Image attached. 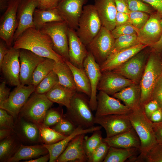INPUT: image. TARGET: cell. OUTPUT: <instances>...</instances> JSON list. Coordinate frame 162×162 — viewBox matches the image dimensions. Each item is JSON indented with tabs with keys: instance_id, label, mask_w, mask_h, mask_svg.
<instances>
[{
	"instance_id": "cell-36",
	"label": "cell",
	"mask_w": 162,
	"mask_h": 162,
	"mask_svg": "<svg viewBox=\"0 0 162 162\" xmlns=\"http://www.w3.org/2000/svg\"><path fill=\"white\" fill-rule=\"evenodd\" d=\"M56 62L52 59L46 58L40 62L33 73L32 85L36 87L43 79L53 70Z\"/></svg>"
},
{
	"instance_id": "cell-2",
	"label": "cell",
	"mask_w": 162,
	"mask_h": 162,
	"mask_svg": "<svg viewBox=\"0 0 162 162\" xmlns=\"http://www.w3.org/2000/svg\"><path fill=\"white\" fill-rule=\"evenodd\" d=\"M127 116L141 142L140 153L136 157L135 161H142L147 152L157 142L153 130V122L147 117L144 108L141 106L132 110Z\"/></svg>"
},
{
	"instance_id": "cell-40",
	"label": "cell",
	"mask_w": 162,
	"mask_h": 162,
	"mask_svg": "<svg viewBox=\"0 0 162 162\" xmlns=\"http://www.w3.org/2000/svg\"><path fill=\"white\" fill-rule=\"evenodd\" d=\"M140 44L136 34L122 35L115 39L112 52L125 49Z\"/></svg>"
},
{
	"instance_id": "cell-19",
	"label": "cell",
	"mask_w": 162,
	"mask_h": 162,
	"mask_svg": "<svg viewBox=\"0 0 162 162\" xmlns=\"http://www.w3.org/2000/svg\"><path fill=\"white\" fill-rule=\"evenodd\" d=\"M135 83L112 71H106L102 73L97 89L112 95Z\"/></svg>"
},
{
	"instance_id": "cell-60",
	"label": "cell",
	"mask_w": 162,
	"mask_h": 162,
	"mask_svg": "<svg viewBox=\"0 0 162 162\" xmlns=\"http://www.w3.org/2000/svg\"><path fill=\"white\" fill-rule=\"evenodd\" d=\"M14 133V130L11 129L0 128V140L1 141L7 138Z\"/></svg>"
},
{
	"instance_id": "cell-53",
	"label": "cell",
	"mask_w": 162,
	"mask_h": 162,
	"mask_svg": "<svg viewBox=\"0 0 162 162\" xmlns=\"http://www.w3.org/2000/svg\"><path fill=\"white\" fill-rule=\"evenodd\" d=\"M116 27L130 24L128 14L117 12L116 19Z\"/></svg>"
},
{
	"instance_id": "cell-11",
	"label": "cell",
	"mask_w": 162,
	"mask_h": 162,
	"mask_svg": "<svg viewBox=\"0 0 162 162\" xmlns=\"http://www.w3.org/2000/svg\"><path fill=\"white\" fill-rule=\"evenodd\" d=\"M35 88L33 85L21 84L16 86L8 99L0 105V108L6 110L15 119L16 118L28 98L34 92Z\"/></svg>"
},
{
	"instance_id": "cell-35",
	"label": "cell",
	"mask_w": 162,
	"mask_h": 162,
	"mask_svg": "<svg viewBox=\"0 0 162 162\" xmlns=\"http://www.w3.org/2000/svg\"><path fill=\"white\" fill-rule=\"evenodd\" d=\"M139 149L135 148H122L110 147L103 162H123L135 156Z\"/></svg>"
},
{
	"instance_id": "cell-8",
	"label": "cell",
	"mask_w": 162,
	"mask_h": 162,
	"mask_svg": "<svg viewBox=\"0 0 162 162\" xmlns=\"http://www.w3.org/2000/svg\"><path fill=\"white\" fill-rule=\"evenodd\" d=\"M69 27L64 21L48 23L40 30L50 38L54 50L69 61L68 32Z\"/></svg>"
},
{
	"instance_id": "cell-37",
	"label": "cell",
	"mask_w": 162,
	"mask_h": 162,
	"mask_svg": "<svg viewBox=\"0 0 162 162\" xmlns=\"http://www.w3.org/2000/svg\"><path fill=\"white\" fill-rule=\"evenodd\" d=\"M40 136L42 144H52L64 139L63 135L50 127L42 124L40 127Z\"/></svg>"
},
{
	"instance_id": "cell-54",
	"label": "cell",
	"mask_w": 162,
	"mask_h": 162,
	"mask_svg": "<svg viewBox=\"0 0 162 162\" xmlns=\"http://www.w3.org/2000/svg\"><path fill=\"white\" fill-rule=\"evenodd\" d=\"M117 12L128 14L130 11L128 7L127 0H113Z\"/></svg>"
},
{
	"instance_id": "cell-39",
	"label": "cell",
	"mask_w": 162,
	"mask_h": 162,
	"mask_svg": "<svg viewBox=\"0 0 162 162\" xmlns=\"http://www.w3.org/2000/svg\"><path fill=\"white\" fill-rule=\"evenodd\" d=\"M58 76L53 70L36 87L34 93L46 94L58 83Z\"/></svg>"
},
{
	"instance_id": "cell-4",
	"label": "cell",
	"mask_w": 162,
	"mask_h": 162,
	"mask_svg": "<svg viewBox=\"0 0 162 162\" xmlns=\"http://www.w3.org/2000/svg\"><path fill=\"white\" fill-rule=\"evenodd\" d=\"M85 95L77 92L65 115L76 127L87 129L94 126L95 117L92 113L89 100Z\"/></svg>"
},
{
	"instance_id": "cell-18",
	"label": "cell",
	"mask_w": 162,
	"mask_h": 162,
	"mask_svg": "<svg viewBox=\"0 0 162 162\" xmlns=\"http://www.w3.org/2000/svg\"><path fill=\"white\" fill-rule=\"evenodd\" d=\"M161 18L157 12L151 14L144 26L138 29L137 35L140 44L150 47L158 40L162 35Z\"/></svg>"
},
{
	"instance_id": "cell-15",
	"label": "cell",
	"mask_w": 162,
	"mask_h": 162,
	"mask_svg": "<svg viewBox=\"0 0 162 162\" xmlns=\"http://www.w3.org/2000/svg\"><path fill=\"white\" fill-rule=\"evenodd\" d=\"M97 105L96 117L111 115L129 113L132 109L121 104L118 100L102 91H99L97 97Z\"/></svg>"
},
{
	"instance_id": "cell-16",
	"label": "cell",
	"mask_w": 162,
	"mask_h": 162,
	"mask_svg": "<svg viewBox=\"0 0 162 162\" xmlns=\"http://www.w3.org/2000/svg\"><path fill=\"white\" fill-rule=\"evenodd\" d=\"M38 6V0H20L17 13L18 26L14 37V42L26 29L35 28L33 15Z\"/></svg>"
},
{
	"instance_id": "cell-9",
	"label": "cell",
	"mask_w": 162,
	"mask_h": 162,
	"mask_svg": "<svg viewBox=\"0 0 162 162\" xmlns=\"http://www.w3.org/2000/svg\"><path fill=\"white\" fill-rule=\"evenodd\" d=\"M146 48L112 71L139 84L149 54Z\"/></svg>"
},
{
	"instance_id": "cell-59",
	"label": "cell",
	"mask_w": 162,
	"mask_h": 162,
	"mask_svg": "<svg viewBox=\"0 0 162 162\" xmlns=\"http://www.w3.org/2000/svg\"><path fill=\"white\" fill-rule=\"evenodd\" d=\"M152 51L159 53L162 51V35L155 43L150 47Z\"/></svg>"
},
{
	"instance_id": "cell-7",
	"label": "cell",
	"mask_w": 162,
	"mask_h": 162,
	"mask_svg": "<svg viewBox=\"0 0 162 162\" xmlns=\"http://www.w3.org/2000/svg\"><path fill=\"white\" fill-rule=\"evenodd\" d=\"M115 39L111 32L102 26L98 34L86 46L88 51L92 54L100 65L112 53Z\"/></svg>"
},
{
	"instance_id": "cell-3",
	"label": "cell",
	"mask_w": 162,
	"mask_h": 162,
	"mask_svg": "<svg viewBox=\"0 0 162 162\" xmlns=\"http://www.w3.org/2000/svg\"><path fill=\"white\" fill-rule=\"evenodd\" d=\"M158 53H149L140 85L141 90L140 106L151 100L152 92L157 82L162 76V58Z\"/></svg>"
},
{
	"instance_id": "cell-55",
	"label": "cell",
	"mask_w": 162,
	"mask_h": 162,
	"mask_svg": "<svg viewBox=\"0 0 162 162\" xmlns=\"http://www.w3.org/2000/svg\"><path fill=\"white\" fill-rule=\"evenodd\" d=\"M153 124V130L157 142L162 144V121Z\"/></svg>"
},
{
	"instance_id": "cell-26",
	"label": "cell",
	"mask_w": 162,
	"mask_h": 162,
	"mask_svg": "<svg viewBox=\"0 0 162 162\" xmlns=\"http://www.w3.org/2000/svg\"><path fill=\"white\" fill-rule=\"evenodd\" d=\"M102 127L93 126L91 128L84 129L77 127L73 132L64 139L52 144H43L48 151L50 156V162H56L57 159L64 150L70 141L76 136L80 134L93 133L98 130H100Z\"/></svg>"
},
{
	"instance_id": "cell-21",
	"label": "cell",
	"mask_w": 162,
	"mask_h": 162,
	"mask_svg": "<svg viewBox=\"0 0 162 162\" xmlns=\"http://www.w3.org/2000/svg\"><path fill=\"white\" fill-rule=\"evenodd\" d=\"M84 69L88 76L91 88L89 103L93 111L96 110L97 105V92L102 72L100 65L96 62L92 54L88 52L83 63Z\"/></svg>"
},
{
	"instance_id": "cell-58",
	"label": "cell",
	"mask_w": 162,
	"mask_h": 162,
	"mask_svg": "<svg viewBox=\"0 0 162 162\" xmlns=\"http://www.w3.org/2000/svg\"><path fill=\"white\" fill-rule=\"evenodd\" d=\"M150 120L153 122L157 123L162 121V110L160 108L155 111L151 115Z\"/></svg>"
},
{
	"instance_id": "cell-31",
	"label": "cell",
	"mask_w": 162,
	"mask_h": 162,
	"mask_svg": "<svg viewBox=\"0 0 162 162\" xmlns=\"http://www.w3.org/2000/svg\"><path fill=\"white\" fill-rule=\"evenodd\" d=\"M57 8L41 9L37 8L33 15L34 27L40 29L46 24L53 22L64 21Z\"/></svg>"
},
{
	"instance_id": "cell-20",
	"label": "cell",
	"mask_w": 162,
	"mask_h": 162,
	"mask_svg": "<svg viewBox=\"0 0 162 162\" xmlns=\"http://www.w3.org/2000/svg\"><path fill=\"white\" fill-rule=\"evenodd\" d=\"M14 131L21 142L29 144L42 143L40 127L19 116L15 119Z\"/></svg>"
},
{
	"instance_id": "cell-27",
	"label": "cell",
	"mask_w": 162,
	"mask_h": 162,
	"mask_svg": "<svg viewBox=\"0 0 162 162\" xmlns=\"http://www.w3.org/2000/svg\"><path fill=\"white\" fill-rule=\"evenodd\" d=\"M103 141L110 147H114L135 148L140 150L141 147L140 140L133 127L127 131L112 136L103 138Z\"/></svg>"
},
{
	"instance_id": "cell-43",
	"label": "cell",
	"mask_w": 162,
	"mask_h": 162,
	"mask_svg": "<svg viewBox=\"0 0 162 162\" xmlns=\"http://www.w3.org/2000/svg\"><path fill=\"white\" fill-rule=\"evenodd\" d=\"M128 14L130 24L138 29L144 26L150 17L148 14L141 11H130Z\"/></svg>"
},
{
	"instance_id": "cell-14",
	"label": "cell",
	"mask_w": 162,
	"mask_h": 162,
	"mask_svg": "<svg viewBox=\"0 0 162 162\" xmlns=\"http://www.w3.org/2000/svg\"><path fill=\"white\" fill-rule=\"evenodd\" d=\"M88 0H61L56 7L69 28L77 29L84 5Z\"/></svg>"
},
{
	"instance_id": "cell-28",
	"label": "cell",
	"mask_w": 162,
	"mask_h": 162,
	"mask_svg": "<svg viewBox=\"0 0 162 162\" xmlns=\"http://www.w3.org/2000/svg\"><path fill=\"white\" fill-rule=\"evenodd\" d=\"M49 153L43 144L32 145L21 143L14 154L7 162H17L22 160L35 159Z\"/></svg>"
},
{
	"instance_id": "cell-62",
	"label": "cell",
	"mask_w": 162,
	"mask_h": 162,
	"mask_svg": "<svg viewBox=\"0 0 162 162\" xmlns=\"http://www.w3.org/2000/svg\"><path fill=\"white\" fill-rule=\"evenodd\" d=\"M8 0H0V10L7 9L8 4Z\"/></svg>"
},
{
	"instance_id": "cell-23",
	"label": "cell",
	"mask_w": 162,
	"mask_h": 162,
	"mask_svg": "<svg viewBox=\"0 0 162 162\" xmlns=\"http://www.w3.org/2000/svg\"><path fill=\"white\" fill-rule=\"evenodd\" d=\"M69 61L74 65L84 69L83 63L88 51L77 36L76 31L68 28V32Z\"/></svg>"
},
{
	"instance_id": "cell-10",
	"label": "cell",
	"mask_w": 162,
	"mask_h": 162,
	"mask_svg": "<svg viewBox=\"0 0 162 162\" xmlns=\"http://www.w3.org/2000/svg\"><path fill=\"white\" fill-rule=\"evenodd\" d=\"M8 0V8L0 18V37L10 47L18 26L17 13L20 0Z\"/></svg>"
},
{
	"instance_id": "cell-47",
	"label": "cell",
	"mask_w": 162,
	"mask_h": 162,
	"mask_svg": "<svg viewBox=\"0 0 162 162\" xmlns=\"http://www.w3.org/2000/svg\"><path fill=\"white\" fill-rule=\"evenodd\" d=\"M138 29L130 24H127L116 26L112 31L111 33L115 39L122 35L137 34Z\"/></svg>"
},
{
	"instance_id": "cell-6",
	"label": "cell",
	"mask_w": 162,
	"mask_h": 162,
	"mask_svg": "<svg viewBox=\"0 0 162 162\" xmlns=\"http://www.w3.org/2000/svg\"><path fill=\"white\" fill-rule=\"evenodd\" d=\"M53 104L45 94L34 92L20 110L18 116L40 127L43 124L46 112Z\"/></svg>"
},
{
	"instance_id": "cell-24",
	"label": "cell",
	"mask_w": 162,
	"mask_h": 162,
	"mask_svg": "<svg viewBox=\"0 0 162 162\" xmlns=\"http://www.w3.org/2000/svg\"><path fill=\"white\" fill-rule=\"evenodd\" d=\"M86 134L78 135L69 143L56 162H86L88 158L83 146Z\"/></svg>"
},
{
	"instance_id": "cell-51",
	"label": "cell",
	"mask_w": 162,
	"mask_h": 162,
	"mask_svg": "<svg viewBox=\"0 0 162 162\" xmlns=\"http://www.w3.org/2000/svg\"><path fill=\"white\" fill-rule=\"evenodd\" d=\"M159 108L158 103L154 100H151L144 106L145 113L149 119L152 114Z\"/></svg>"
},
{
	"instance_id": "cell-1",
	"label": "cell",
	"mask_w": 162,
	"mask_h": 162,
	"mask_svg": "<svg viewBox=\"0 0 162 162\" xmlns=\"http://www.w3.org/2000/svg\"><path fill=\"white\" fill-rule=\"evenodd\" d=\"M16 49H24L45 58H50L56 62H63L65 59L53 49L50 37L40 30L30 28L23 32L14 42Z\"/></svg>"
},
{
	"instance_id": "cell-38",
	"label": "cell",
	"mask_w": 162,
	"mask_h": 162,
	"mask_svg": "<svg viewBox=\"0 0 162 162\" xmlns=\"http://www.w3.org/2000/svg\"><path fill=\"white\" fill-rule=\"evenodd\" d=\"M102 132L100 130H95L89 137H85L83 142V146L88 158L94 150L103 141Z\"/></svg>"
},
{
	"instance_id": "cell-33",
	"label": "cell",
	"mask_w": 162,
	"mask_h": 162,
	"mask_svg": "<svg viewBox=\"0 0 162 162\" xmlns=\"http://www.w3.org/2000/svg\"><path fill=\"white\" fill-rule=\"evenodd\" d=\"M53 70L58 76L59 84L77 91L72 72L65 61L56 62Z\"/></svg>"
},
{
	"instance_id": "cell-57",
	"label": "cell",
	"mask_w": 162,
	"mask_h": 162,
	"mask_svg": "<svg viewBox=\"0 0 162 162\" xmlns=\"http://www.w3.org/2000/svg\"><path fill=\"white\" fill-rule=\"evenodd\" d=\"M9 46L3 40L0 42V65L1 64L4 58L8 53L9 48Z\"/></svg>"
},
{
	"instance_id": "cell-52",
	"label": "cell",
	"mask_w": 162,
	"mask_h": 162,
	"mask_svg": "<svg viewBox=\"0 0 162 162\" xmlns=\"http://www.w3.org/2000/svg\"><path fill=\"white\" fill-rule=\"evenodd\" d=\"M10 93V88L7 86L6 82L3 81L0 84V105L8 99Z\"/></svg>"
},
{
	"instance_id": "cell-29",
	"label": "cell",
	"mask_w": 162,
	"mask_h": 162,
	"mask_svg": "<svg viewBox=\"0 0 162 162\" xmlns=\"http://www.w3.org/2000/svg\"><path fill=\"white\" fill-rule=\"evenodd\" d=\"M112 96L122 101L125 105L132 110L140 106L141 90L140 84L134 83Z\"/></svg>"
},
{
	"instance_id": "cell-61",
	"label": "cell",
	"mask_w": 162,
	"mask_h": 162,
	"mask_svg": "<svg viewBox=\"0 0 162 162\" xmlns=\"http://www.w3.org/2000/svg\"><path fill=\"white\" fill-rule=\"evenodd\" d=\"M50 156L49 153L41 156L37 158L23 161L24 162H47L49 161Z\"/></svg>"
},
{
	"instance_id": "cell-49",
	"label": "cell",
	"mask_w": 162,
	"mask_h": 162,
	"mask_svg": "<svg viewBox=\"0 0 162 162\" xmlns=\"http://www.w3.org/2000/svg\"><path fill=\"white\" fill-rule=\"evenodd\" d=\"M151 100H155L158 103L159 108L162 110V76L160 78L154 87Z\"/></svg>"
},
{
	"instance_id": "cell-44",
	"label": "cell",
	"mask_w": 162,
	"mask_h": 162,
	"mask_svg": "<svg viewBox=\"0 0 162 162\" xmlns=\"http://www.w3.org/2000/svg\"><path fill=\"white\" fill-rule=\"evenodd\" d=\"M110 147L107 143L103 141L88 158L87 162H103L108 153Z\"/></svg>"
},
{
	"instance_id": "cell-50",
	"label": "cell",
	"mask_w": 162,
	"mask_h": 162,
	"mask_svg": "<svg viewBox=\"0 0 162 162\" xmlns=\"http://www.w3.org/2000/svg\"><path fill=\"white\" fill-rule=\"evenodd\" d=\"M61 0H38V8L48 9L56 8Z\"/></svg>"
},
{
	"instance_id": "cell-13",
	"label": "cell",
	"mask_w": 162,
	"mask_h": 162,
	"mask_svg": "<svg viewBox=\"0 0 162 162\" xmlns=\"http://www.w3.org/2000/svg\"><path fill=\"white\" fill-rule=\"evenodd\" d=\"M20 50L10 47L0 65L4 77L8 84L12 86L21 84L20 76Z\"/></svg>"
},
{
	"instance_id": "cell-45",
	"label": "cell",
	"mask_w": 162,
	"mask_h": 162,
	"mask_svg": "<svg viewBox=\"0 0 162 162\" xmlns=\"http://www.w3.org/2000/svg\"><path fill=\"white\" fill-rule=\"evenodd\" d=\"M142 161L162 162V144L157 142L146 153Z\"/></svg>"
},
{
	"instance_id": "cell-30",
	"label": "cell",
	"mask_w": 162,
	"mask_h": 162,
	"mask_svg": "<svg viewBox=\"0 0 162 162\" xmlns=\"http://www.w3.org/2000/svg\"><path fill=\"white\" fill-rule=\"evenodd\" d=\"M77 92L57 83L46 95L48 98L53 103L70 107L71 100Z\"/></svg>"
},
{
	"instance_id": "cell-32",
	"label": "cell",
	"mask_w": 162,
	"mask_h": 162,
	"mask_svg": "<svg viewBox=\"0 0 162 162\" xmlns=\"http://www.w3.org/2000/svg\"><path fill=\"white\" fill-rule=\"evenodd\" d=\"M65 62L72 72L77 91L82 93L90 98L91 94V85L84 69L75 66L69 61L65 60Z\"/></svg>"
},
{
	"instance_id": "cell-41",
	"label": "cell",
	"mask_w": 162,
	"mask_h": 162,
	"mask_svg": "<svg viewBox=\"0 0 162 162\" xmlns=\"http://www.w3.org/2000/svg\"><path fill=\"white\" fill-rule=\"evenodd\" d=\"M64 116L62 108H51L46 112L43 124L49 127L53 126L59 122Z\"/></svg>"
},
{
	"instance_id": "cell-5",
	"label": "cell",
	"mask_w": 162,
	"mask_h": 162,
	"mask_svg": "<svg viewBox=\"0 0 162 162\" xmlns=\"http://www.w3.org/2000/svg\"><path fill=\"white\" fill-rule=\"evenodd\" d=\"M102 23L94 4L84 6L79 20L76 33L83 44L86 46L98 34Z\"/></svg>"
},
{
	"instance_id": "cell-25",
	"label": "cell",
	"mask_w": 162,
	"mask_h": 162,
	"mask_svg": "<svg viewBox=\"0 0 162 162\" xmlns=\"http://www.w3.org/2000/svg\"><path fill=\"white\" fill-rule=\"evenodd\" d=\"M94 4L101 22L102 26L110 31L116 27L117 12L113 0H94Z\"/></svg>"
},
{
	"instance_id": "cell-34",
	"label": "cell",
	"mask_w": 162,
	"mask_h": 162,
	"mask_svg": "<svg viewBox=\"0 0 162 162\" xmlns=\"http://www.w3.org/2000/svg\"><path fill=\"white\" fill-rule=\"evenodd\" d=\"M21 142L14 133L0 141V162H7L15 153Z\"/></svg>"
},
{
	"instance_id": "cell-48",
	"label": "cell",
	"mask_w": 162,
	"mask_h": 162,
	"mask_svg": "<svg viewBox=\"0 0 162 162\" xmlns=\"http://www.w3.org/2000/svg\"><path fill=\"white\" fill-rule=\"evenodd\" d=\"M14 117L6 110L0 108V128L11 129L14 130L15 127Z\"/></svg>"
},
{
	"instance_id": "cell-22",
	"label": "cell",
	"mask_w": 162,
	"mask_h": 162,
	"mask_svg": "<svg viewBox=\"0 0 162 162\" xmlns=\"http://www.w3.org/2000/svg\"><path fill=\"white\" fill-rule=\"evenodd\" d=\"M148 46L140 44L128 48L112 52L100 67L101 72L112 71L122 65Z\"/></svg>"
},
{
	"instance_id": "cell-46",
	"label": "cell",
	"mask_w": 162,
	"mask_h": 162,
	"mask_svg": "<svg viewBox=\"0 0 162 162\" xmlns=\"http://www.w3.org/2000/svg\"><path fill=\"white\" fill-rule=\"evenodd\" d=\"M130 11H141L152 14L154 9L149 4L142 0H127Z\"/></svg>"
},
{
	"instance_id": "cell-56",
	"label": "cell",
	"mask_w": 162,
	"mask_h": 162,
	"mask_svg": "<svg viewBox=\"0 0 162 162\" xmlns=\"http://www.w3.org/2000/svg\"><path fill=\"white\" fill-rule=\"evenodd\" d=\"M149 4L162 17V0H142Z\"/></svg>"
},
{
	"instance_id": "cell-42",
	"label": "cell",
	"mask_w": 162,
	"mask_h": 162,
	"mask_svg": "<svg viewBox=\"0 0 162 162\" xmlns=\"http://www.w3.org/2000/svg\"><path fill=\"white\" fill-rule=\"evenodd\" d=\"M77 127L64 115L61 121L52 128L63 135L68 136L72 133Z\"/></svg>"
},
{
	"instance_id": "cell-12",
	"label": "cell",
	"mask_w": 162,
	"mask_h": 162,
	"mask_svg": "<svg viewBox=\"0 0 162 162\" xmlns=\"http://www.w3.org/2000/svg\"><path fill=\"white\" fill-rule=\"evenodd\" d=\"M94 122L104 128L106 137L126 132L133 128L127 114H111L95 117Z\"/></svg>"
},
{
	"instance_id": "cell-63",
	"label": "cell",
	"mask_w": 162,
	"mask_h": 162,
	"mask_svg": "<svg viewBox=\"0 0 162 162\" xmlns=\"http://www.w3.org/2000/svg\"><path fill=\"white\" fill-rule=\"evenodd\" d=\"M160 24L162 28V17L161 18L160 20Z\"/></svg>"
},
{
	"instance_id": "cell-17",
	"label": "cell",
	"mask_w": 162,
	"mask_h": 162,
	"mask_svg": "<svg viewBox=\"0 0 162 162\" xmlns=\"http://www.w3.org/2000/svg\"><path fill=\"white\" fill-rule=\"evenodd\" d=\"M19 50L21 84L32 85V76L35 69L38 64L46 58L38 56L27 50Z\"/></svg>"
}]
</instances>
